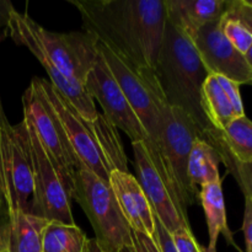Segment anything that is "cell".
<instances>
[{"label":"cell","instance_id":"1","mask_svg":"<svg viewBox=\"0 0 252 252\" xmlns=\"http://www.w3.org/2000/svg\"><path fill=\"white\" fill-rule=\"evenodd\" d=\"M85 32L137 71L154 70L166 25L164 0H69Z\"/></svg>","mask_w":252,"mask_h":252},{"label":"cell","instance_id":"2","mask_svg":"<svg viewBox=\"0 0 252 252\" xmlns=\"http://www.w3.org/2000/svg\"><path fill=\"white\" fill-rule=\"evenodd\" d=\"M165 102L184 111L207 142L214 128L201 105V91L208 76L191 39L166 20L157 65L153 70Z\"/></svg>","mask_w":252,"mask_h":252},{"label":"cell","instance_id":"3","mask_svg":"<svg viewBox=\"0 0 252 252\" xmlns=\"http://www.w3.org/2000/svg\"><path fill=\"white\" fill-rule=\"evenodd\" d=\"M39 84L84 166L106 182L115 170L129 172L117 128L105 116L100 113L95 121L84 120L49 81L39 78Z\"/></svg>","mask_w":252,"mask_h":252},{"label":"cell","instance_id":"4","mask_svg":"<svg viewBox=\"0 0 252 252\" xmlns=\"http://www.w3.org/2000/svg\"><path fill=\"white\" fill-rule=\"evenodd\" d=\"M76 199L93 226L95 240L105 252L132 248V230L123 217L110 184L80 164L75 175Z\"/></svg>","mask_w":252,"mask_h":252},{"label":"cell","instance_id":"5","mask_svg":"<svg viewBox=\"0 0 252 252\" xmlns=\"http://www.w3.org/2000/svg\"><path fill=\"white\" fill-rule=\"evenodd\" d=\"M197 139H201L196 126L180 108L161 105V148L164 165L171 196L177 209L189 221V207L198 199L199 191L194 189L189 179V158Z\"/></svg>","mask_w":252,"mask_h":252},{"label":"cell","instance_id":"6","mask_svg":"<svg viewBox=\"0 0 252 252\" xmlns=\"http://www.w3.org/2000/svg\"><path fill=\"white\" fill-rule=\"evenodd\" d=\"M22 105L24 118L32 125L69 198L73 199L75 175L81 162L69 142L58 115L39 84V78L32 79L24 94Z\"/></svg>","mask_w":252,"mask_h":252},{"label":"cell","instance_id":"7","mask_svg":"<svg viewBox=\"0 0 252 252\" xmlns=\"http://www.w3.org/2000/svg\"><path fill=\"white\" fill-rule=\"evenodd\" d=\"M29 33L52 63L69 79L83 84L98 57V42L88 32H52L37 24L29 14L19 12Z\"/></svg>","mask_w":252,"mask_h":252},{"label":"cell","instance_id":"8","mask_svg":"<svg viewBox=\"0 0 252 252\" xmlns=\"http://www.w3.org/2000/svg\"><path fill=\"white\" fill-rule=\"evenodd\" d=\"M1 142L10 217L16 212L33 216L34 170L26 122L22 120L12 126L5 120L1 126Z\"/></svg>","mask_w":252,"mask_h":252},{"label":"cell","instance_id":"9","mask_svg":"<svg viewBox=\"0 0 252 252\" xmlns=\"http://www.w3.org/2000/svg\"><path fill=\"white\" fill-rule=\"evenodd\" d=\"M31 142L34 170V209L33 216L49 221L75 224L69 198L53 164L39 143L31 123L24 118Z\"/></svg>","mask_w":252,"mask_h":252},{"label":"cell","instance_id":"10","mask_svg":"<svg viewBox=\"0 0 252 252\" xmlns=\"http://www.w3.org/2000/svg\"><path fill=\"white\" fill-rule=\"evenodd\" d=\"M84 88L93 100L97 101L101 106L106 120L117 129L123 130L132 143L147 142L148 135L144 127L128 103L100 53L84 81Z\"/></svg>","mask_w":252,"mask_h":252},{"label":"cell","instance_id":"11","mask_svg":"<svg viewBox=\"0 0 252 252\" xmlns=\"http://www.w3.org/2000/svg\"><path fill=\"white\" fill-rule=\"evenodd\" d=\"M207 73L241 84H252V70L245 56L224 36L220 19L204 25L191 39Z\"/></svg>","mask_w":252,"mask_h":252},{"label":"cell","instance_id":"12","mask_svg":"<svg viewBox=\"0 0 252 252\" xmlns=\"http://www.w3.org/2000/svg\"><path fill=\"white\" fill-rule=\"evenodd\" d=\"M9 36L14 39V42L19 46H25L41 63L44 70L49 76V83L66 98L69 103L75 108L76 112L86 121H95L100 116L95 106V101L93 100L88 91L85 90L83 84L69 79L64 75L56 65L47 57V54L39 48L38 44L33 39V37L29 33L26 27L21 22L17 10H12L9 20Z\"/></svg>","mask_w":252,"mask_h":252},{"label":"cell","instance_id":"13","mask_svg":"<svg viewBox=\"0 0 252 252\" xmlns=\"http://www.w3.org/2000/svg\"><path fill=\"white\" fill-rule=\"evenodd\" d=\"M132 149L138 171L137 180L152 206L154 216L161 221L170 234H174L182 228L191 229L189 221L185 220L181 216L164 180L150 160L144 143L133 142Z\"/></svg>","mask_w":252,"mask_h":252},{"label":"cell","instance_id":"14","mask_svg":"<svg viewBox=\"0 0 252 252\" xmlns=\"http://www.w3.org/2000/svg\"><path fill=\"white\" fill-rule=\"evenodd\" d=\"M108 184L130 230L154 239V212L138 180L129 172L115 170L110 174Z\"/></svg>","mask_w":252,"mask_h":252},{"label":"cell","instance_id":"15","mask_svg":"<svg viewBox=\"0 0 252 252\" xmlns=\"http://www.w3.org/2000/svg\"><path fill=\"white\" fill-rule=\"evenodd\" d=\"M166 20L189 39L209 22L220 19L228 10L224 0H164Z\"/></svg>","mask_w":252,"mask_h":252},{"label":"cell","instance_id":"16","mask_svg":"<svg viewBox=\"0 0 252 252\" xmlns=\"http://www.w3.org/2000/svg\"><path fill=\"white\" fill-rule=\"evenodd\" d=\"M49 220L16 212L10 217L5 234L6 252H43V234Z\"/></svg>","mask_w":252,"mask_h":252},{"label":"cell","instance_id":"17","mask_svg":"<svg viewBox=\"0 0 252 252\" xmlns=\"http://www.w3.org/2000/svg\"><path fill=\"white\" fill-rule=\"evenodd\" d=\"M198 199L203 207L207 224H208L209 244L208 248L206 249V252H217L219 234H224L228 243H230L233 246H236L234 243L233 234L229 230L228 221H226L225 202H224L221 181L201 186Z\"/></svg>","mask_w":252,"mask_h":252},{"label":"cell","instance_id":"18","mask_svg":"<svg viewBox=\"0 0 252 252\" xmlns=\"http://www.w3.org/2000/svg\"><path fill=\"white\" fill-rule=\"evenodd\" d=\"M201 105L209 125L219 132L236 118L230 101L213 74H208L202 86Z\"/></svg>","mask_w":252,"mask_h":252},{"label":"cell","instance_id":"19","mask_svg":"<svg viewBox=\"0 0 252 252\" xmlns=\"http://www.w3.org/2000/svg\"><path fill=\"white\" fill-rule=\"evenodd\" d=\"M220 157L218 152L202 139H197L192 147L189 158V179L196 189L198 186L221 181L219 175Z\"/></svg>","mask_w":252,"mask_h":252},{"label":"cell","instance_id":"20","mask_svg":"<svg viewBox=\"0 0 252 252\" xmlns=\"http://www.w3.org/2000/svg\"><path fill=\"white\" fill-rule=\"evenodd\" d=\"M211 138L218 140L236 161H252V121L246 116L235 118L221 132L214 129L209 139Z\"/></svg>","mask_w":252,"mask_h":252},{"label":"cell","instance_id":"21","mask_svg":"<svg viewBox=\"0 0 252 252\" xmlns=\"http://www.w3.org/2000/svg\"><path fill=\"white\" fill-rule=\"evenodd\" d=\"M88 241L76 224L49 221L43 234V252H85Z\"/></svg>","mask_w":252,"mask_h":252},{"label":"cell","instance_id":"22","mask_svg":"<svg viewBox=\"0 0 252 252\" xmlns=\"http://www.w3.org/2000/svg\"><path fill=\"white\" fill-rule=\"evenodd\" d=\"M208 144H211L218 152L220 161L224 162L226 170L235 177L236 182L240 186L244 196L252 198V161L240 162L230 157L226 150L221 147L220 143L214 138H211Z\"/></svg>","mask_w":252,"mask_h":252},{"label":"cell","instance_id":"23","mask_svg":"<svg viewBox=\"0 0 252 252\" xmlns=\"http://www.w3.org/2000/svg\"><path fill=\"white\" fill-rule=\"evenodd\" d=\"M220 29L226 39L240 53L245 56L246 52L252 46V33L249 31L248 27L230 11L229 6L228 10L220 17Z\"/></svg>","mask_w":252,"mask_h":252},{"label":"cell","instance_id":"24","mask_svg":"<svg viewBox=\"0 0 252 252\" xmlns=\"http://www.w3.org/2000/svg\"><path fill=\"white\" fill-rule=\"evenodd\" d=\"M216 76L218 83L220 84L221 89H223L224 93H225L226 97L229 98L231 106H233V110L234 112H235L236 118L245 116L243 98H241V94H240V85H239L238 83H235V81L225 78V76H221V75H216Z\"/></svg>","mask_w":252,"mask_h":252},{"label":"cell","instance_id":"25","mask_svg":"<svg viewBox=\"0 0 252 252\" xmlns=\"http://www.w3.org/2000/svg\"><path fill=\"white\" fill-rule=\"evenodd\" d=\"M177 252H206L192 234L191 229L182 228L171 234Z\"/></svg>","mask_w":252,"mask_h":252},{"label":"cell","instance_id":"26","mask_svg":"<svg viewBox=\"0 0 252 252\" xmlns=\"http://www.w3.org/2000/svg\"><path fill=\"white\" fill-rule=\"evenodd\" d=\"M155 226H157V231H155L154 240L157 241L160 252H177L171 234L165 229V226L157 217H155Z\"/></svg>","mask_w":252,"mask_h":252},{"label":"cell","instance_id":"27","mask_svg":"<svg viewBox=\"0 0 252 252\" xmlns=\"http://www.w3.org/2000/svg\"><path fill=\"white\" fill-rule=\"evenodd\" d=\"M132 244L134 252H160L157 241L145 234L132 231Z\"/></svg>","mask_w":252,"mask_h":252},{"label":"cell","instance_id":"28","mask_svg":"<svg viewBox=\"0 0 252 252\" xmlns=\"http://www.w3.org/2000/svg\"><path fill=\"white\" fill-rule=\"evenodd\" d=\"M243 231L245 235L246 252H252V198L245 197V212H244Z\"/></svg>","mask_w":252,"mask_h":252},{"label":"cell","instance_id":"29","mask_svg":"<svg viewBox=\"0 0 252 252\" xmlns=\"http://www.w3.org/2000/svg\"><path fill=\"white\" fill-rule=\"evenodd\" d=\"M229 9L252 33V9L241 4L240 0L229 2Z\"/></svg>","mask_w":252,"mask_h":252},{"label":"cell","instance_id":"30","mask_svg":"<svg viewBox=\"0 0 252 252\" xmlns=\"http://www.w3.org/2000/svg\"><path fill=\"white\" fill-rule=\"evenodd\" d=\"M14 6L7 0H0V41L9 34V20L10 14Z\"/></svg>","mask_w":252,"mask_h":252},{"label":"cell","instance_id":"31","mask_svg":"<svg viewBox=\"0 0 252 252\" xmlns=\"http://www.w3.org/2000/svg\"><path fill=\"white\" fill-rule=\"evenodd\" d=\"M85 252H105V251L98 246V244L96 243L95 239H89L88 248H86Z\"/></svg>","mask_w":252,"mask_h":252},{"label":"cell","instance_id":"32","mask_svg":"<svg viewBox=\"0 0 252 252\" xmlns=\"http://www.w3.org/2000/svg\"><path fill=\"white\" fill-rule=\"evenodd\" d=\"M245 59H246V62H248L249 66H250L251 70H252V46L250 47V48H249V51L245 53Z\"/></svg>","mask_w":252,"mask_h":252},{"label":"cell","instance_id":"33","mask_svg":"<svg viewBox=\"0 0 252 252\" xmlns=\"http://www.w3.org/2000/svg\"><path fill=\"white\" fill-rule=\"evenodd\" d=\"M5 115H4V111H2V106H1V102H0V129H1V125L2 122H4L5 120Z\"/></svg>","mask_w":252,"mask_h":252},{"label":"cell","instance_id":"34","mask_svg":"<svg viewBox=\"0 0 252 252\" xmlns=\"http://www.w3.org/2000/svg\"><path fill=\"white\" fill-rule=\"evenodd\" d=\"M241 4L245 5V6L250 7V9H252V0H240Z\"/></svg>","mask_w":252,"mask_h":252},{"label":"cell","instance_id":"35","mask_svg":"<svg viewBox=\"0 0 252 252\" xmlns=\"http://www.w3.org/2000/svg\"><path fill=\"white\" fill-rule=\"evenodd\" d=\"M121 252H134V250H133V248H127V249H123Z\"/></svg>","mask_w":252,"mask_h":252},{"label":"cell","instance_id":"36","mask_svg":"<svg viewBox=\"0 0 252 252\" xmlns=\"http://www.w3.org/2000/svg\"><path fill=\"white\" fill-rule=\"evenodd\" d=\"M0 252H6V251H5V249H2V248H0Z\"/></svg>","mask_w":252,"mask_h":252}]
</instances>
